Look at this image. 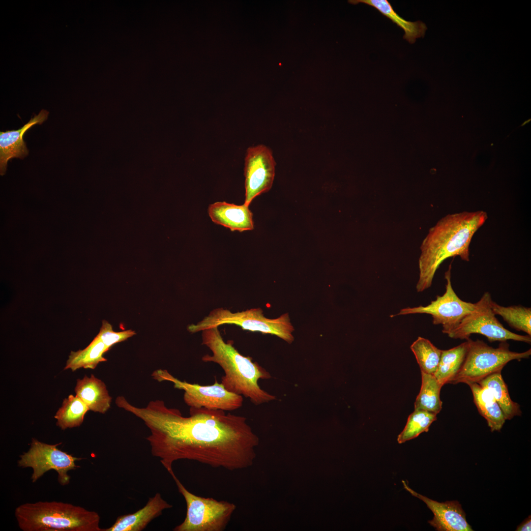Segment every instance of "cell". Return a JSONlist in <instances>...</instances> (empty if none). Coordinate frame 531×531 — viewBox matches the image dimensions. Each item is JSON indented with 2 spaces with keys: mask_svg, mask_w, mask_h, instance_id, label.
Returning a JSON list of instances; mask_svg holds the SVG:
<instances>
[{
  "mask_svg": "<svg viewBox=\"0 0 531 531\" xmlns=\"http://www.w3.org/2000/svg\"><path fill=\"white\" fill-rule=\"evenodd\" d=\"M421 386L415 403L414 410H423L437 414L442 409L440 391L443 386L434 375L421 372Z\"/></svg>",
  "mask_w": 531,
  "mask_h": 531,
  "instance_id": "cell-23",
  "label": "cell"
},
{
  "mask_svg": "<svg viewBox=\"0 0 531 531\" xmlns=\"http://www.w3.org/2000/svg\"><path fill=\"white\" fill-rule=\"evenodd\" d=\"M208 213L211 220L232 231L242 232L254 229L253 214L248 206L236 205L226 202L210 204Z\"/></svg>",
  "mask_w": 531,
  "mask_h": 531,
  "instance_id": "cell-16",
  "label": "cell"
},
{
  "mask_svg": "<svg viewBox=\"0 0 531 531\" xmlns=\"http://www.w3.org/2000/svg\"><path fill=\"white\" fill-rule=\"evenodd\" d=\"M468 340L451 349L442 350L437 369L434 374L442 385L449 384L460 369L466 357Z\"/></svg>",
  "mask_w": 531,
  "mask_h": 531,
  "instance_id": "cell-22",
  "label": "cell"
},
{
  "mask_svg": "<svg viewBox=\"0 0 531 531\" xmlns=\"http://www.w3.org/2000/svg\"><path fill=\"white\" fill-rule=\"evenodd\" d=\"M477 383L488 389L494 396L506 419L521 415L519 405L512 400L507 386L502 376L501 371L495 372Z\"/></svg>",
  "mask_w": 531,
  "mask_h": 531,
  "instance_id": "cell-20",
  "label": "cell"
},
{
  "mask_svg": "<svg viewBox=\"0 0 531 531\" xmlns=\"http://www.w3.org/2000/svg\"><path fill=\"white\" fill-rule=\"evenodd\" d=\"M276 163L272 151L265 145L247 148L245 157V201L249 206L254 198L268 191L275 176Z\"/></svg>",
  "mask_w": 531,
  "mask_h": 531,
  "instance_id": "cell-12",
  "label": "cell"
},
{
  "mask_svg": "<svg viewBox=\"0 0 531 531\" xmlns=\"http://www.w3.org/2000/svg\"><path fill=\"white\" fill-rule=\"evenodd\" d=\"M492 301L490 294L485 292L475 302L474 309L447 334L448 337L455 339L467 340L472 334H478L485 336L490 342L511 340L531 344L530 336L516 334L503 326L493 312Z\"/></svg>",
  "mask_w": 531,
  "mask_h": 531,
  "instance_id": "cell-8",
  "label": "cell"
},
{
  "mask_svg": "<svg viewBox=\"0 0 531 531\" xmlns=\"http://www.w3.org/2000/svg\"><path fill=\"white\" fill-rule=\"evenodd\" d=\"M75 392L90 411L105 413L110 408L112 397L105 383L93 374L77 379Z\"/></svg>",
  "mask_w": 531,
  "mask_h": 531,
  "instance_id": "cell-17",
  "label": "cell"
},
{
  "mask_svg": "<svg viewBox=\"0 0 531 531\" xmlns=\"http://www.w3.org/2000/svg\"><path fill=\"white\" fill-rule=\"evenodd\" d=\"M117 406L141 419L149 429L147 438L152 455L169 473L178 460L196 461L229 471L251 466L259 439L242 416L205 408H190V416L168 408L160 400L140 408L122 396Z\"/></svg>",
  "mask_w": 531,
  "mask_h": 531,
  "instance_id": "cell-1",
  "label": "cell"
},
{
  "mask_svg": "<svg viewBox=\"0 0 531 531\" xmlns=\"http://www.w3.org/2000/svg\"><path fill=\"white\" fill-rule=\"evenodd\" d=\"M478 412L487 421L491 431H500L506 419L491 392L477 383H468Z\"/></svg>",
  "mask_w": 531,
  "mask_h": 531,
  "instance_id": "cell-18",
  "label": "cell"
},
{
  "mask_svg": "<svg viewBox=\"0 0 531 531\" xmlns=\"http://www.w3.org/2000/svg\"><path fill=\"white\" fill-rule=\"evenodd\" d=\"M202 344L212 352L206 354L203 361L219 365L224 372L221 384L227 390L249 398L255 405L268 402L276 397L261 388L260 379H269L271 376L265 369L248 356L240 354L234 347L232 341L225 342L218 327L202 331Z\"/></svg>",
  "mask_w": 531,
  "mask_h": 531,
  "instance_id": "cell-3",
  "label": "cell"
},
{
  "mask_svg": "<svg viewBox=\"0 0 531 531\" xmlns=\"http://www.w3.org/2000/svg\"><path fill=\"white\" fill-rule=\"evenodd\" d=\"M404 488L413 496L423 501L432 511L434 517L429 523L439 531H472L466 514L457 501L440 502L416 493L402 481Z\"/></svg>",
  "mask_w": 531,
  "mask_h": 531,
  "instance_id": "cell-13",
  "label": "cell"
},
{
  "mask_svg": "<svg viewBox=\"0 0 531 531\" xmlns=\"http://www.w3.org/2000/svg\"><path fill=\"white\" fill-rule=\"evenodd\" d=\"M466 340L469 346L464 361L449 384L477 383L492 373L502 371L510 361L529 358L531 355V349L522 353L510 351L506 341L495 348L480 340Z\"/></svg>",
  "mask_w": 531,
  "mask_h": 531,
  "instance_id": "cell-6",
  "label": "cell"
},
{
  "mask_svg": "<svg viewBox=\"0 0 531 531\" xmlns=\"http://www.w3.org/2000/svg\"><path fill=\"white\" fill-rule=\"evenodd\" d=\"M135 334V332L131 329L120 332L114 331L112 325L106 320H103L100 331L96 336L110 349L114 345L124 341Z\"/></svg>",
  "mask_w": 531,
  "mask_h": 531,
  "instance_id": "cell-28",
  "label": "cell"
},
{
  "mask_svg": "<svg viewBox=\"0 0 531 531\" xmlns=\"http://www.w3.org/2000/svg\"><path fill=\"white\" fill-rule=\"evenodd\" d=\"M89 410L86 404L78 397L72 394L64 399L61 406L54 417L56 425L62 430L80 426Z\"/></svg>",
  "mask_w": 531,
  "mask_h": 531,
  "instance_id": "cell-24",
  "label": "cell"
},
{
  "mask_svg": "<svg viewBox=\"0 0 531 531\" xmlns=\"http://www.w3.org/2000/svg\"><path fill=\"white\" fill-rule=\"evenodd\" d=\"M531 519L530 516L527 518L521 524H520L517 528L516 531H530L531 530Z\"/></svg>",
  "mask_w": 531,
  "mask_h": 531,
  "instance_id": "cell-29",
  "label": "cell"
},
{
  "mask_svg": "<svg viewBox=\"0 0 531 531\" xmlns=\"http://www.w3.org/2000/svg\"><path fill=\"white\" fill-rule=\"evenodd\" d=\"M487 218L483 210L457 212L444 216L430 228L420 246L417 292L431 286L436 272L446 259L459 256L470 261L472 238Z\"/></svg>",
  "mask_w": 531,
  "mask_h": 531,
  "instance_id": "cell-2",
  "label": "cell"
},
{
  "mask_svg": "<svg viewBox=\"0 0 531 531\" xmlns=\"http://www.w3.org/2000/svg\"><path fill=\"white\" fill-rule=\"evenodd\" d=\"M348 2L353 4L363 3L374 7L382 15L403 30L405 33L403 38L410 43H414L416 38L422 37L425 35L427 27L423 22L420 21L411 22L406 20L394 10L387 0H350Z\"/></svg>",
  "mask_w": 531,
  "mask_h": 531,
  "instance_id": "cell-19",
  "label": "cell"
},
{
  "mask_svg": "<svg viewBox=\"0 0 531 531\" xmlns=\"http://www.w3.org/2000/svg\"><path fill=\"white\" fill-rule=\"evenodd\" d=\"M49 112L42 110L30 121L17 130L0 133V172L3 175L6 171L7 162L12 158L23 159L29 150L23 140L25 133L35 124H41L48 118Z\"/></svg>",
  "mask_w": 531,
  "mask_h": 531,
  "instance_id": "cell-14",
  "label": "cell"
},
{
  "mask_svg": "<svg viewBox=\"0 0 531 531\" xmlns=\"http://www.w3.org/2000/svg\"><path fill=\"white\" fill-rule=\"evenodd\" d=\"M151 376L159 382H170L175 388L184 390V401L190 407L231 411L242 406V396L227 390L216 378L213 384L202 385L181 381L167 370H155Z\"/></svg>",
  "mask_w": 531,
  "mask_h": 531,
  "instance_id": "cell-9",
  "label": "cell"
},
{
  "mask_svg": "<svg viewBox=\"0 0 531 531\" xmlns=\"http://www.w3.org/2000/svg\"><path fill=\"white\" fill-rule=\"evenodd\" d=\"M493 312L501 316L512 328L522 331L531 336V308L521 305L501 306L493 300Z\"/></svg>",
  "mask_w": 531,
  "mask_h": 531,
  "instance_id": "cell-25",
  "label": "cell"
},
{
  "mask_svg": "<svg viewBox=\"0 0 531 531\" xmlns=\"http://www.w3.org/2000/svg\"><path fill=\"white\" fill-rule=\"evenodd\" d=\"M172 507L157 493L149 498L143 508L134 513L118 517L110 527L102 529V531H141L152 520L161 515L163 510Z\"/></svg>",
  "mask_w": 531,
  "mask_h": 531,
  "instance_id": "cell-15",
  "label": "cell"
},
{
  "mask_svg": "<svg viewBox=\"0 0 531 531\" xmlns=\"http://www.w3.org/2000/svg\"><path fill=\"white\" fill-rule=\"evenodd\" d=\"M421 372L434 375L439 365L442 350L434 346L429 340L418 337L411 345Z\"/></svg>",
  "mask_w": 531,
  "mask_h": 531,
  "instance_id": "cell-26",
  "label": "cell"
},
{
  "mask_svg": "<svg viewBox=\"0 0 531 531\" xmlns=\"http://www.w3.org/2000/svg\"><path fill=\"white\" fill-rule=\"evenodd\" d=\"M15 515L24 531H102L97 512L68 503H26L16 508Z\"/></svg>",
  "mask_w": 531,
  "mask_h": 531,
  "instance_id": "cell-4",
  "label": "cell"
},
{
  "mask_svg": "<svg viewBox=\"0 0 531 531\" xmlns=\"http://www.w3.org/2000/svg\"><path fill=\"white\" fill-rule=\"evenodd\" d=\"M226 324H235L244 330L274 335L289 343L294 340L292 334L294 328L288 313L276 319H268L264 316L260 308L236 313L223 308H216L197 324L188 325L187 329L195 333Z\"/></svg>",
  "mask_w": 531,
  "mask_h": 531,
  "instance_id": "cell-5",
  "label": "cell"
},
{
  "mask_svg": "<svg viewBox=\"0 0 531 531\" xmlns=\"http://www.w3.org/2000/svg\"><path fill=\"white\" fill-rule=\"evenodd\" d=\"M437 420V414L428 411L414 410L408 417L406 425L398 436L397 442L402 443L415 438L429 430L431 424Z\"/></svg>",
  "mask_w": 531,
  "mask_h": 531,
  "instance_id": "cell-27",
  "label": "cell"
},
{
  "mask_svg": "<svg viewBox=\"0 0 531 531\" xmlns=\"http://www.w3.org/2000/svg\"><path fill=\"white\" fill-rule=\"evenodd\" d=\"M172 477L186 503L185 518L173 531H224L236 509V505L227 501L195 495L184 487L175 474Z\"/></svg>",
  "mask_w": 531,
  "mask_h": 531,
  "instance_id": "cell-7",
  "label": "cell"
},
{
  "mask_svg": "<svg viewBox=\"0 0 531 531\" xmlns=\"http://www.w3.org/2000/svg\"><path fill=\"white\" fill-rule=\"evenodd\" d=\"M109 349L96 336L84 349L70 352L64 369L75 371L82 368L94 369L99 363L107 360L103 354Z\"/></svg>",
  "mask_w": 531,
  "mask_h": 531,
  "instance_id": "cell-21",
  "label": "cell"
},
{
  "mask_svg": "<svg viewBox=\"0 0 531 531\" xmlns=\"http://www.w3.org/2000/svg\"><path fill=\"white\" fill-rule=\"evenodd\" d=\"M451 264L445 272V291L442 295H437L426 306L406 307L401 309L395 316L414 314L430 315L434 324L442 325V333L447 334L455 328L462 320L475 308V303L462 300L453 290L451 281Z\"/></svg>",
  "mask_w": 531,
  "mask_h": 531,
  "instance_id": "cell-10",
  "label": "cell"
},
{
  "mask_svg": "<svg viewBox=\"0 0 531 531\" xmlns=\"http://www.w3.org/2000/svg\"><path fill=\"white\" fill-rule=\"evenodd\" d=\"M61 443L49 444L32 438L29 450L20 455L18 466L32 468V482H36L47 472L54 470L58 473V480L61 485L69 484L70 476L67 472L79 468L75 462L82 458L59 449L57 446Z\"/></svg>",
  "mask_w": 531,
  "mask_h": 531,
  "instance_id": "cell-11",
  "label": "cell"
}]
</instances>
